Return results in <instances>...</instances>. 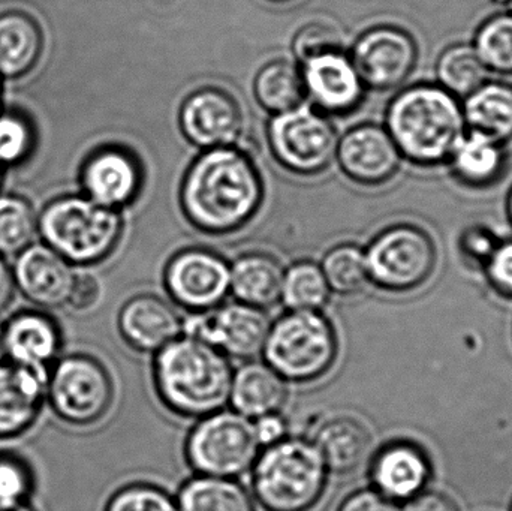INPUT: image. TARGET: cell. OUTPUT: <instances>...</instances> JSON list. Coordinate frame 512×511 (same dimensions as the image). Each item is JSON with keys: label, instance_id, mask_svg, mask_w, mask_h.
<instances>
[{"label": "cell", "instance_id": "6da1fadb", "mask_svg": "<svg viewBox=\"0 0 512 511\" xmlns=\"http://www.w3.org/2000/svg\"><path fill=\"white\" fill-rule=\"evenodd\" d=\"M262 182L252 159L230 147L209 149L195 159L182 185V207L198 230L227 234L254 218Z\"/></svg>", "mask_w": 512, "mask_h": 511}, {"label": "cell", "instance_id": "7a4b0ae2", "mask_svg": "<svg viewBox=\"0 0 512 511\" xmlns=\"http://www.w3.org/2000/svg\"><path fill=\"white\" fill-rule=\"evenodd\" d=\"M385 128L403 159L420 168L447 164L466 134L462 99L433 83H415L391 99Z\"/></svg>", "mask_w": 512, "mask_h": 511}, {"label": "cell", "instance_id": "3957f363", "mask_svg": "<svg viewBox=\"0 0 512 511\" xmlns=\"http://www.w3.org/2000/svg\"><path fill=\"white\" fill-rule=\"evenodd\" d=\"M234 369L212 345L182 335L153 359V384L164 407L183 419H203L230 405Z\"/></svg>", "mask_w": 512, "mask_h": 511}, {"label": "cell", "instance_id": "277c9868", "mask_svg": "<svg viewBox=\"0 0 512 511\" xmlns=\"http://www.w3.org/2000/svg\"><path fill=\"white\" fill-rule=\"evenodd\" d=\"M252 492L265 511H310L327 489V465L307 438L264 447L252 467Z\"/></svg>", "mask_w": 512, "mask_h": 511}, {"label": "cell", "instance_id": "5b68a950", "mask_svg": "<svg viewBox=\"0 0 512 511\" xmlns=\"http://www.w3.org/2000/svg\"><path fill=\"white\" fill-rule=\"evenodd\" d=\"M262 356L286 383H315L336 363L339 339L321 311H288L271 323Z\"/></svg>", "mask_w": 512, "mask_h": 511}, {"label": "cell", "instance_id": "8992f818", "mask_svg": "<svg viewBox=\"0 0 512 511\" xmlns=\"http://www.w3.org/2000/svg\"><path fill=\"white\" fill-rule=\"evenodd\" d=\"M39 228L48 246L66 261L92 264L104 260L116 248L123 222L117 210L89 197H65L44 210Z\"/></svg>", "mask_w": 512, "mask_h": 511}, {"label": "cell", "instance_id": "52a82bcc", "mask_svg": "<svg viewBox=\"0 0 512 511\" xmlns=\"http://www.w3.org/2000/svg\"><path fill=\"white\" fill-rule=\"evenodd\" d=\"M259 452L254 423L234 410L198 419L185 443L186 462L195 474L222 479L251 471Z\"/></svg>", "mask_w": 512, "mask_h": 511}, {"label": "cell", "instance_id": "ba28073f", "mask_svg": "<svg viewBox=\"0 0 512 511\" xmlns=\"http://www.w3.org/2000/svg\"><path fill=\"white\" fill-rule=\"evenodd\" d=\"M364 252L370 282L390 293H409L423 287L438 266L435 240L414 224L388 227Z\"/></svg>", "mask_w": 512, "mask_h": 511}, {"label": "cell", "instance_id": "9c48e42d", "mask_svg": "<svg viewBox=\"0 0 512 511\" xmlns=\"http://www.w3.org/2000/svg\"><path fill=\"white\" fill-rule=\"evenodd\" d=\"M51 410L66 425L86 428L101 422L111 410L113 380L101 362L75 354L63 357L48 374Z\"/></svg>", "mask_w": 512, "mask_h": 511}, {"label": "cell", "instance_id": "30bf717a", "mask_svg": "<svg viewBox=\"0 0 512 511\" xmlns=\"http://www.w3.org/2000/svg\"><path fill=\"white\" fill-rule=\"evenodd\" d=\"M336 131L330 120L304 105L274 114L268 144L280 165L301 176L321 173L336 156Z\"/></svg>", "mask_w": 512, "mask_h": 511}, {"label": "cell", "instance_id": "8fae6325", "mask_svg": "<svg viewBox=\"0 0 512 511\" xmlns=\"http://www.w3.org/2000/svg\"><path fill=\"white\" fill-rule=\"evenodd\" d=\"M270 326L262 309L237 302L192 315L183 321V335L212 345L228 359L249 362L262 356Z\"/></svg>", "mask_w": 512, "mask_h": 511}, {"label": "cell", "instance_id": "7c38bea8", "mask_svg": "<svg viewBox=\"0 0 512 511\" xmlns=\"http://www.w3.org/2000/svg\"><path fill=\"white\" fill-rule=\"evenodd\" d=\"M417 41L402 27H372L352 48L351 60L364 86L388 92L402 86L417 68Z\"/></svg>", "mask_w": 512, "mask_h": 511}, {"label": "cell", "instance_id": "4fadbf2b", "mask_svg": "<svg viewBox=\"0 0 512 511\" xmlns=\"http://www.w3.org/2000/svg\"><path fill=\"white\" fill-rule=\"evenodd\" d=\"M165 287L186 311H212L231 293V267L215 252L186 249L168 263Z\"/></svg>", "mask_w": 512, "mask_h": 511}, {"label": "cell", "instance_id": "5bb4252c", "mask_svg": "<svg viewBox=\"0 0 512 511\" xmlns=\"http://www.w3.org/2000/svg\"><path fill=\"white\" fill-rule=\"evenodd\" d=\"M343 173L364 186H381L399 173L402 155L387 128L364 123L349 129L336 150Z\"/></svg>", "mask_w": 512, "mask_h": 511}, {"label": "cell", "instance_id": "9a60e30c", "mask_svg": "<svg viewBox=\"0 0 512 511\" xmlns=\"http://www.w3.org/2000/svg\"><path fill=\"white\" fill-rule=\"evenodd\" d=\"M180 128L183 135L201 149L230 147L242 135V108L224 90L200 89L183 102Z\"/></svg>", "mask_w": 512, "mask_h": 511}, {"label": "cell", "instance_id": "2e32d148", "mask_svg": "<svg viewBox=\"0 0 512 511\" xmlns=\"http://www.w3.org/2000/svg\"><path fill=\"white\" fill-rule=\"evenodd\" d=\"M301 75L306 96L324 113L348 114L363 101L366 86L340 48L306 60Z\"/></svg>", "mask_w": 512, "mask_h": 511}, {"label": "cell", "instance_id": "e0dca14e", "mask_svg": "<svg viewBox=\"0 0 512 511\" xmlns=\"http://www.w3.org/2000/svg\"><path fill=\"white\" fill-rule=\"evenodd\" d=\"M81 182L90 200L119 210L137 198L143 185V170L134 153L120 147H107L87 159Z\"/></svg>", "mask_w": 512, "mask_h": 511}, {"label": "cell", "instance_id": "ac0fdd59", "mask_svg": "<svg viewBox=\"0 0 512 511\" xmlns=\"http://www.w3.org/2000/svg\"><path fill=\"white\" fill-rule=\"evenodd\" d=\"M369 476L376 492L399 504L426 491L432 467L420 447L406 441H394L375 453Z\"/></svg>", "mask_w": 512, "mask_h": 511}, {"label": "cell", "instance_id": "d6986e66", "mask_svg": "<svg viewBox=\"0 0 512 511\" xmlns=\"http://www.w3.org/2000/svg\"><path fill=\"white\" fill-rule=\"evenodd\" d=\"M14 279L21 293L42 308L69 302L75 276L68 261L50 246H27L15 261Z\"/></svg>", "mask_w": 512, "mask_h": 511}, {"label": "cell", "instance_id": "ffe728a7", "mask_svg": "<svg viewBox=\"0 0 512 511\" xmlns=\"http://www.w3.org/2000/svg\"><path fill=\"white\" fill-rule=\"evenodd\" d=\"M119 330L128 347L141 354H156L183 335L176 309L156 296L129 300L119 315Z\"/></svg>", "mask_w": 512, "mask_h": 511}, {"label": "cell", "instance_id": "44dd1931", "mask_svg": "<svg viewBox=\"0 0 512 511\" xmlns=\"http://www.w3.org/2000/svg\"><path fill=\"white\" fill-rule=\"evenodd\" d=\"M48 375L23 366L0 365V440L20 437L32 428L47 392Z\"/></svg>", "mask_w": 512, "mask_h": 511}, {"label": "cell", "instance_id": "7402d4cb", "mask_svg": "<svg viewBox=\"0 0 512 511\" xmlns=\"http://www.w3.org/2000/svg\"><path fill=\"white\" fill-rule=\"evenodd\" d=\"M451 177L463 188L484 191L501 182L508 168V146L477 131H466L447 164Z\"/></svg>", "mask_w": 512, "mask_h": 511}, {"label": "cell", "instance_id": "603a6c76", "mask_svg": "<svg viewBox=\"0 0 512 511\" xmlns=\"http://www.w3.org/2000/svg\"><path fill=\"white\" fill-rule=\"evenodd\" d=\"M60 344L56 324L36 312L15 315L3 329V354L14 365L39 374L48 375V365L59 354Z\"/></svg>", "mask_w": 512, "mask_h": 511}, {"label": "cell", "instance_id": "cb8c5ba5", "mask_svg": "<svg viewBox=\"0 0 512 511\" xmlns=\"http://www.w3.org/2000/svg\"><path fill=\"white\" fill-rule=\"evenodd\" d=\"M288 399L286 381L265 362L249 360L234 371L230 405L249 420L280 413Z\"/></svg>", "mask_w": 512, "mask_h": 511}, {"label": "cell", "instance_id": "d4e9b609", "mask_svg": "<svg viewBox=\"0 0 512 511\" xmlns=\"http://www.w3.org/2000/svg\"><path fill=\"white\" fill-rule=\"evenodd\" d=\"M328 473L349 476L366 464L372 437L366 426L354 417H336L316 429L312 438Z\"/></svg>", "mask_w": 512, "mask_h": 511}, {"label": "cell", "instance_id": "484cf974", "mask_svg": "<svg viewBox=\"0 0 512 511\" xmlns=\"http://www.w3.org/2000/svg\"><path fill=\"white\" fill-rule=\"evenodd\" d=\"M466 128L504 144L512 141V83L486 80L462 99Z\"/></svg>", "mask_w": 512, "mask_h": 511}, {"label": "cell", "instance_id": "4316f807", "mask_svg": "<svg viewBox=\"0 0 512 511\" xmlns=\"http://www.w3.org/2000/svg\"><path fill=\"white\" fill-rule=\"evenodd\" d=\"M283 275L282 266L271 255H242L231 266V294L237 302L265 311L282 299Z\"/></svg>", "mask_w": 512, "mask_h": 511}, {"label": "cell", "instance_id": "83f0119b", "mask_svg": "<svg viewBox=\"0 0 512 511\" xmlns=\"http://www.w3.org/2000/svg\"><path fill=\"white\" fill-rule=\"evenodd\" d=\"M42 33L24 12L0 15V74L17 78L27 74L41 56Z\"/></svg>", "mask_w": 512, "mask_h": 511}, {"label": "cell", "instance_id": "f1b7e54d", "mask_svg": "<svg viewBox=\"0 0 512 511\" xmlns=\"http://www.w3.org/2000/svg\"><path fill=\"white\" fill-rule=\"evenodd\" d=\"M177 504L180 511H255L251 495L236 479L200 474L183 483Z\"/></svg>", "mask_w": 512, "mask_h": 511}, {"label": "cell", "instance_id": "f546056e", "mask_svg": "<svg viewBox=\"0 0 512 511\" xmlns=\"http://www.w3.org/2000/svg\"><path fill=\"white\" fill-rule=\"evenodd\" d=\"M256 101L273 114L285 113L303 102L301 68L289 60H274L259 69L254 81Z\"/></svg>", "mask_w": 512, "mask_h": 511}, {"label": "cell", "instance_id": "4dcf8cb0", "mask_svg": "<svg viewBox=\"0 0 512 511\" xmlns=\"http://www.w3.org/2000/svg\"><path fill=\"white\" fill-rule=\"evenodd\" d=\"M435 75L439 86L463 99L489 80L490 72L472 42H454L436 59Z\"/></svg>", "mask_w": 512, "mask_h": 511}, {"label": "cell", "instance_id": "1f68e13d", "mask_svg": "<svg viewBox=\"0 0 512 511\" xmlns=\"http://www.w3.org/2000/svg\"><path fill=\"white\" fill-rule=\"evenodd\" d=\"M475 51L490 74L512 77V11L496 12L475 30Z\"/></svg>", "mask_w": 512, "mask_h": 511}, {"label": "cell", "instance_id": "d6a6232c", "mask_svg": "<svg viewBox=\"0 0 512 511\" xmlns=\"http://www.w3.org/2000/svg\"><path fill=\"white\" fill-rule=\"evenodd\" d=\"M330 287L321 267L300 261L283 275L282 302L289 311H321L330 299Z\"/></svg>", "mask_w": 512, "mask_h": 511}, {"label": "cell", "instance_id": "836d02e7", "mask_svg": "<svg viewBox=\"0 0 512 511\" xmlns=\"http://www.w3.org/2000/svg\"><path fill=\"white\" fill-rule=\"evenodd\" d=\"M322 273L328 287L340 296H355L369 285L366 252L355 245L331 249L322 261Z\"/></svg>", "mask_w": 512, "mask_h": 511}, {"label": "cell", "instance_id": "e575fe53", "mask_svg": "<svg viewBox=\"0 0 512 511\" xmlns=\"http://www.w3.org/2000/svg\"><path fill=\"white\" fill-rule=\"evenodd\" d=\"M36 233V218L27 201L0 197V254L24 251Z\"/></svg>", "mask_w": 512, "mask_h": 511}, {"label": "cell", "instance_id": "d590c367", "mask_svg": "<svg viewBox=\"0 0 512 511\" xmlns=\"http://www.w3.org/2000/svg\"><path fill=\"white\" fill-rule=\"evenodd\" d=\"M105 511H180L176 498L149 483H132L119 489Z\"/></svg>", "mask_w": 512, "mask_h": 511}, {"label": "cell", "instance_id": "8d00e7d4", "mask_svg": "<svg viewBox=\"0 0 512 511\" xmlns=\"http://www.w3.org/2000/svg\"><path fill=\"white\" fill-rule=\"evenodd\" d=\"M33 488L29 467L21 459L0 455V509L21 506Z\"/></svg>", "mask_w": 512, "mask_h": 511}, {"label": "cell", "instance_id": "74e56055", "mask_svg": "<svg viewBox=\"0 0 512 511\" xmlns=\"http://www.w3.org/2000/svg\"><path fill=\"white\" fill-rule=\"evenodd\" d=\"M33 146V132L23 116L5 113L0 116V164H18Z\"/></svg>", "mask_w": 512, "mask_h": 511}, {"label": "cell", "instance_id": "f35d334b", "mask_svg": "<svg viewBox=\"0 0 512 511\" xmlns=\"http://www.w3.org/2000/svg\"><path fill=\"white\" fill-rule=\"evenodd\" d=\"M501 237L486 224H471L460 233L457 240L460 258L471 270L483 272L489 258L495 252Z\"/></svg>", "mask_w": 512, "mask_h": 511}, {"label": "cell", "instance_id": "ab89813d", "mask_svg": "<svg viewBox=\"0 0 512 511\" xmlns=\"http://www.w3.org/2000/svg\"><path fill=\"white\" fill-rule=\"evenodd\" d=\"M337 48H340L339 35L327 24H307L292 39V51L301 63Z\"/></svg>", "mask_w": 512, "mask_h": 511}, {"label": "cell", "instance_id": "60d3db41", "mask_svg": "<svg viewBox=\"0 0 512 511\" xmlns=\"http://www.w3.org/2000/svg\"><path fill=\"white\" fill-rule=\"evenodd\" d=\"M483 275L498 296L512 300V239H501L484 266Z\"/></svg>", "mask_w": 512, "mask_h": 511}, {"label": "cell", "instance_id": "b9f144b4", "mask_svg": "<svg viewBox=\"0 0 512 511\" xmlns=\"http://www.w3.org/2000/svg\"><path fill=\"white\" fill-rule=\"evenodd\" d=\"M337 511H402L394 501L388 500L375 489H360L349 495Z\"/></svg>", "mask_w": 512, "mask_h": 511}, {"label": "cell", "instance_id": "7bdbcfd3", "mask_svg": "<svg viewBox=\"0 0 512 511\" xmlns=\"http://www.w3.org/2000/svg\"><path fill=\"white\" fill-rule=\"evenodd\" d=\"M252 423H254L255 437L261 449L273 446L289 437L288 422L285 417L280 416V413L258 417V419L252 420Z\"/></svg>", "mask_w": 512, "mask_h": 511}, {"label": "cell", "instance_id": "ee69618b", "mask_svg": "<svg viewBox=\"0 0 512 511\" xmlns=\"http://www.w3.org/2000/svg\"><path fill=\"white\" fill-rule=\"evenodd\" d=\"M402 511H460L450 495L438 491H423L406 501Z\"/></svg>", "mask_w": 512, "mask_h": 511}, {"label": "cell", "instance_id": "f6af8a7d", "mask_svg": "<svg viewBox=\"0 0 512 511\" xmlns=\"http://www.w3.org/2000/svg\"><path fill=\"white\" fill-rule=\"evenodd\" d=\"M99 299V284L90 276H80L75 279L69 303L78 311L92 308Z\"/></svg>", "mask_w": 512, "mask_h": 511}, {"label": "cell", "instance_id": "bcb514c9", "mask_svg": "<svg viewBox=\"0 0 512 511\" xmlns=\"http://www.w3.org/2000/svg\"><path fill=\"white\" fill-rule=\"evenodd\" d=\"M12 294H14V275L5 260L0 257V312L8 308Z\"/></svg>", "mask_w": 512, "mask_h": 511}, {"label": "cell", "instance_id": "7dc6e473", "mask_svg": "<svg viewBox=\"0 0 512 511\" xmlns=\"http://www.w3.org/2000/svg\"><path fill=\"white\" fill-rule=\"evenodd\" d=\"M505 213H507L508 221L512 227V185L508 189L507 197H505Z\"/></svg>", "mask_w": 512, "mask_h": 511}, {"label": "cell", "instance_id": "c3c4849f", "mask_svg": "<svg viewBox=\"0 0 512 511\" xmlns=\"http://www.w3.org/2000/svg\"><path fill=\"white\" fill-rule=\"evenodd\" d=\"M0 511H35L27 507L26 504H21V506L9 507V509H0Z\"/></svg>", "mask_w": 512, "mask_h": 511}, {"label": "cell", "instance_id": "681fc988", "mask_svg": "<svg viewBox=\"0 0 512 511\" xmlns=\"http://www.w3.org/2000/svg\"><path fill=\"white\" fill-rule=\"evenodd\" d=\"M3 356V329L0 327V359Z\"/></svg>", "mask_w": 512, "mask_h": 511}, {"label": "cell", "instance_id": "f907efd6", "mask_svg": "<svg viewBox=\"0 0 512 511\" xmlns=\"http://www.w3.org/2000/svg\"><path fill=\"white\" fill-rule=\"evenodd\" d=\"M271 2H289V0H271Z\"/></svg>", "mask_w": 512, "mask_h": 511}, {"label": "cell", "instance_id": "816d5d0a", "mask_svg": "<svg viewBox=\"0 0 512 511\" xmlns=\"http://www.w3.org/2000/svg\"><path fill=\"white\" fill-rule=\"evenodd\" d=\"M0 182H2V174H0Z\"/></svg>", "mask_w": 512, "mask_h": 511}, {"label": "cell", "instance_id": "f5cc1de1", "mask_svg": "<svg viewBox=\"0 0 512 511\" xmlns=\"http://www.w3.org/2000/svg\"><path fill=\"white\" fill-rule=\"evenodd\" d=\"M510 511H512V503H511V510Z\"/></svg>", "mask_w": 512, "mask_h": 511}]
</instances>
